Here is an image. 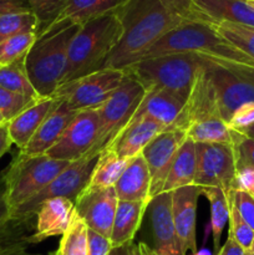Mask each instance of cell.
<instances>
[{"label": "cell", "instance_id": "32", "mask_svg": "<svg viewBox=\"0 0 254 255\" xmlns=\"http://www.w3.org/2000/svg\"><path fill=\"white\" fill-rule=\"evenodd\" d=\"M87 251L89 228L76 213L70 228L61 236L59 248L51 255H87Z\"/></svg>", "mask_w": 254, "mask_h": 255}, {"label": "cell", "instance_id": "40", "mask_svg": "<svg viewBox=\"0 0 254 255\" xmlns=\"http://www.w3.org/2000/svg\"><path fill=\"white\" fill-rule=\"evenodd\" d=\"M229 197L233 201L237 211L239 212L242 218L248 223L254 231V196L248 192L239 191V189H232L228 192Z\"/></svg>", "mask_w": 254, "mask_h": 255}, {"label": "cell", "instance_id": "12", "mask_svg": "<svg viewBox=\"0 0 254 255\" xmlns=\"http://www.w3.org/2000/svg\"><path fill=\"white\" fill-rule=\"evenodd\" d=\"M100 132V117L97 110H82L77 112L59 141L46 152L50 158L72 163L86 156L96 144Z\"/></svg>", "mask_w": 254, "mask_h": 255}, {"label": "cell", "instance_id": "17", "mask_svg": "<svg viewBox=\"0 0 254 255\" xmlns=\"http://www.w3.org/2000/svg\"><path fill=\"white\" fill-rule=\"evenodd\" d=\"M199 196L201 189L194 184L172 191V214L174 228L184 254H187V252L197 253L196 221Z\"/></svg>", "mask_w": 254, "mask_h": 255}, {"label": "cell", "instance_id": "48", "mask_svg": "<svg viewBox=\"0 0 254 255\" xmlns=\"http://www.w3.org/2000/svg\"><path fill=\"white\" fill-rule=\"evenodd\" d=\"M12 141L10 138L9 128H7V122L6 124L0 126V158L11 148Z\"/></svg>", "mask_w": 254, "mask_h": 255}, {"label": "cell", "instance_id": "34", "mask_svg": "<svg viewBox=\"0 0 254 255\" xmlns=\"http://www.w3.org/2000/svg\"><path fill=\"white\" fill-rule=\"evenodd\" d=\"M37 32H24L0 42V66L24 59L36 41Z\"/></svg>", "mask_w": 254, "mask_h": 255}, {"label": "cell", "instance_id": "6", "mask_svg": "<svg viewBox=\"0 0 254 255\" xmlns=\"http://www.w3.org/2000/svg\"><path fill=\"white\" fill-rule=\"evenodd\" d=\"M203 64L204 60L192 54H171L139 60L122 70L146 91L164 90L188 99L197 72Z\"/></svg>", "mask_w": 254, "mask_h": 255}, {"label": "cell", "instance_id": "24", "mask_svg": "<svg viewBox=\"0 0 254 255\" xmlns=\"http://www.w3.org/2000/svg\"><path fill=\"white\" fill-rule=\"evenodd\" d=\"M119 201L151 202V176L142 153L131 158L115 184Z\"/></svg>", "mask_w": 254, "mask_h": 255}, {"label": "cell", "instance_id": "49", "mask_svg": "<svg viewBox=\"0 0 254 255\" xmlns=\"http://www.w3.org/2000/svg\"><path fill=\"white\" fill-rule=\"evenodd\" d=\"M110 255H138L137 254V244L132 242V243L125 244V246L112 248Z\"/></svg>", "mask_w": 254, "mask_h": 255}, {"label": "cell", "instance_id": "30", "mask_svg": "<svg viewBox=\"0 0 254 255\" xmlns=\"http://www.w3.org/2000/svg\"><path fill=\"white\" fill-rule=\"evenodd\" d=\"M0 86L15 94L24 95L31 99H39L35 91L26 69H25V57L12 64L0 66Z\"/></svg>", "mask_w": 254, "mask_h": 255}, {"label": "cell", "instance_id": "42", "mask_svg": "<svg viewBox=\"0 0 254 255\" xmlns=\"http://www.w3.org/2000/svg\"><path fill=\"white\" fill-rule=\"evenodd\" d=\"M111 239L89 229V251L87 255H110L112 251Z\"/></svg>", "mask_w": 254, "mask_h": 255}, {"label": "cell", "instance_id": "1", "mask_svg": "<svg viewBox=\"0 0 254 255\" xmlns=\"http://www.w3.org/2000/svg\"><path fill=\"white\" fill-rule=\"evenodd\" d=\"M116 14L122 35L105 69L122 70L133 64L167 32L191 21L169 10L161 0H126Z\"/></svg>", "mask_w": 254, "mask_h": 255}, {"label": "cell", "instance_id": "16", "mask_svg": "<svg viewBox=\"0 0 254 255\" xmlns=\"http://www.w3.org/2000/svg\"><path fill=\"white\" fill-rule=\"evenodd\" d=\"M34 232L26 237L27 244H37L52 237L62 236L76 217L75 203L67 198L44 202L36 213Z\"/></svg>", "mask_w": 254, "mask_h": 255}, {"label": "cell", "instance_id": "21", "mask_svg": "<svg viewBox=\"0 0 254 255\" xmlns=\"http://www.w3.org/2000/svg\"><path fill=\"white\" fill-rule=\"evenodd\" d=\"M187 99L173 92L148 90L129 122L139 119H148L163 126L166 129L171 128L183 111Z\"/></svg>", "mask_w": 254, "mask_h": 255}, {"label": "cell", "instance_id": "52", "mask_svg": "<svg viewBox=\"0 0 254 255\" xmlns=\"http://www.w3.org/2000/svg\"><path fill=\"white\" fill-rule=\"evenodd\" d=\"M248 255H254V239H253V243H252L251 249L248 251Z\"/></svg>", "mask_w": 254, "mask_h": 255}, {"label": "cell", "instance_id": "8", "mask_svg": "<svg viewBox=\"0 0 254 255\" xmlns=\"http://www.w3.org/2000/svg\"><path fill=\"white\" fill-rule=\"evenodd\" d=\"M125 72V71H124ZM146 90L133 77L125 74L119 89L97 107L100 117L99 138L94 148L85 157H97L110 142L126 127L143 100Z\"/></svg>", "mask_w": 254, "mask_h": 255}, {"label": "cell", "instance_id": "41", "mask_svg": "<svg viewBox=\"0 0 254 255\" xmlns=\"http://www.w3.org/2000/svg\"><path fill=\"white\" fill-rule=\"evenodd\" d=\"M169 10H172L173 12H176L179 16L184 17L187 20H191V21H202V17L199 16L196 12V10L193 9L192 4L189 2V0H161Z\"/></svg>", "mask_w": 254, "mask_h": 255}, {"label": "cell", "instance_id": "44", "mask_svg": "<svg viewBox=\"0 0 254 255\" xmlns=\"http://www.w3.org/2000/svg\"><path fill=\"white\" fill-rule=\"evenodd\" d=\"M234 189L248 192L254 196V169L253 168H241L237 169L236 186Z\"/></svg>", "mask_w": 254, "mask_h": 255}, {"label": "cell", "instance_id": "10", "mask_svg": "<svg viewBox=\"0 0 254 255\" xmlns=\"http://www.w3.org/2000/svg\"><path fill=\"white\" fill-rule=\"evenodd\" d=\"M124 79V70L101 69L61 85L52 96L67 102L76 111L94 110L101 106L119 89Z\"/></svg>", "mask_w": 254, "mask_h": 255}, {"label": "cell", "instance_id": "46", "mask_svg": "<svg viewBox=\"0 0 254 255\" xmlns=\"http://www.w3.org/2000/svg\"><path fill=\"white\" fill-rule=\"evenodd\" d=\"M216 255H248V253L234 241L233 237L228 234L226 243H224L222 248H219Z\"/></svg>", "mask_w": 254, "mask_h": 255}, {"label": "cell", "instance_id": "33", "mask_svg": "<svg viewBox=\"0 0 254 255\" xmlns=\"http://www.w3.org/2000/svg\"><path fill=\"white\" fill-rule=\"evenodd\" d=\"M212 26L223 39L254 60V27L232 22H217Z\"/></svg>", "mask_w": 254, "mask_h": 255}, {"label": "cell", "instance_id": "47", "mask_svg": "<svg viewBox=\"0 0 254 255\" xmlns=\"http://www.w3.org/2000/svg\"><path fill=\"white\" fill-rule=\"evenodd\" d=\"M21 10H30L26 0H0V15Z\"/></svg>", "mask_w": 254, "mask_h": 255}, {"label": "cell", "instance_id": "56", "mask_svg": "<svg viewBox=\"0 0 254 255\" xmlns=\"http://www.w3.org/2000/svg\"><path fill=\"white\" fill-rule=\"evenodd\" d=\"M253 2H254V0H253Z\"/></svg>", "mask_w": 254, "mask_h": 255}, {"label": "cell", "instance_id": "28", "mask_svg": "<svg viewBox=\"0 0 254 255\" xmlns=\"http://www.w3.org/2000/svg\"><path fill=\"white\" fill-rule=\"evenodd\" d=\"M126 0H67L64 10L55 21L69 20L75 24L85 22L116 11Z\"/></svg>", "mask_w": 254, "mask_h": 255}, {"label": "cell", "instance_id": "14", "mask_svg": "<svg viewBox=\"0 0 254 255\" xmlns=\"http://www.w3.org/2000/svg\"><path fill=\"white\" fill-rule=\"evenodd\" d=\"M186 139L183 129L167 128L157 134L142 151L151 176V199L162 193L174 157Z\"/></svg>", "mask_w": 254, "mask_h": 255}, {"label": "cell", "instance_id": "4", "mask_svg": "<svg viewBox=\"0 0 254 255\" xmlns=\"http://www.w3.org/2000/svg\"><path fill=\"white\" fill-rule=\"evenodd\" d=\"M171 128L183 129L194 143L232 144V129L222 120L208 62L197 72L184 109Z\"/></svg>", "mask_w": 254, "mask_h": 255}, {"label": "cell", "instance_id": "2", "mask_svg": "<svg viewBox=\"0 0 254 255\" xmlns=\"http://www.w3.org/2000/svg\"><path fill=\"white\" fill-rule=\"evenodd\" d=\"M171 54H192L216 66L254 75V60L223 39L207 22L186 21L174 27L137 61Z\"/></svg>", "mask_w": 254, "mask_h": 255}, {"label": "cell", "instance_id": "26", "mask_svg": "<svg viewBox=\"0 0 254 255\" xmlns=\"http://www.w3.org/2000/svg\"><path fill=\"white\" fill-rule=\"evenodd\" d=\"M197 168L196 143L187 138L173 159L162 192H172L182 187L193 186Z\"/></svg>", "mask_w": 254, "mask_h": 255}, {"label": "cell", "instance_id": "45", "mask_svg": "<svg viewBox=\"0 0 254 255\" xmlns=\"http://www.w3.org/2000/svg\"><path fill=\"white\" fill-rule=\"evenodd\" d=\"M27 247H29V244H27L26 238H25L22 241L15 242V243H11L0 249V255H41L30 253Z\"/></svg>", "mask_w": 254, "mask_h": 255}, {"label": "cell", "instance_id": "19", "mask_svg": "<svg viewBox=\"0 0 254 255\" xmlns=\"http://www.w3.org/2000/svg\"><path fill=\"white\" fill-rule=\"evenodd\" d=\"M76 110L71 109L67 102L59 100L49 116L44 120L29 143L19 151L24 156H42L60 139L70 122L77 115Z\"/></svg>", "mask_w": 254, "mask_h": 255}, {"label": "cell", "instance_id": "27", "mask_svg": "<svg viewBox=\"0 0 254 255\" xmlns=\"http://www.w3.org/2000/svg\"><path fill=\"white\" fill-rule=\"evenodd\" d=\"M128 161L120 158L115 151L104 148L97 156L96 164L89 179V183L82 192L99 191V189L115 187Z\"/></svg>", "mask_w": 254, "mask_h": 255}, {"label": "cell", "instance_id": "29", "mask_svg": "<svg viewBox=\"0 0 254 255\" xmlns=\"http://www.w3.org/2000/svg\"><path fill=\"white\" fill-rule=\"evenodd\" d=\"M201 196H204L211 206V229L213 234L214 249L219 251L223 229L229 221L228 193L216 187H199Z\"/></svg>", "mask_w": 254, "mask_h": 255}, {"label": "cell", "instance_id": "25", "mask_svg": "<svg viewBox=\"0 0 254 255\" xmlns=\"http://www.w3.org/2000/svg\"><path fill=\"white\" fill-rule=\"evenodd\" d=\"M149 206L148 201L125 202L119 201L114 226L111 232V243L114 248L132 243L141 227L142 219Z\"/></svg>", "mask_w": 254, "mask_h": 255}, {"label": "cell", "instance_id": "39", "mask_svg": "<svg viewBox=\"0 0 254 255\" xmlns=\"http://www.w3.org/2000/svg\"><path fill=\"white\" fill-rule=\"evenodd\" d=\"M232 138H233L232 146L236 156L237 169H254V139L244 137L234 129H232Z\"/></svg>", "mask_w": 254, "mask_h": 255}, {"label": "cell", "instance_id": "55", "mask_svg": "<svg viewBox=\"0 0 254 255\" xmlns=\"http://www.w3.org/2000/svg\"><path fill=\"white\" fill-rule=\"evenodd\" d=\"M21 241H22V239H21ZM17 242H19V241H17ZM7 246H9V244H7ZM4 247H6V246H2V247H0V249H1V248H4Z\"/></svg>", "mask_w": 254, "mask_h": 255}, {"label": "cell", "instance_id": "43", "mask_svg": "<svg viewBox=\"0 0 254 255\" xmlns=\"http://www.w3.org/2000/svg\"><path fill=\"white\" fill-rule=\"evenodd\" d=\"M254 122V104H248L237 110L228 122L229 128L241 129Z\"/></svg>", "mask_w": 254, "mask_h": 255}, {"label": "cell", "instance_id": "5", "mask_svg": "<svg viewBox=\"0 0 254 255\" xmlns=\"http://www.w3.org/2000/svg\"><path fill=\"white\" fill-rule=\"evenodd\" d=\"M121 35L122 26L116 11L81 25L70 44L66 74L61 85L105 69Z\"/></svg>", "mask_w": 254, "mask_h": 255}, {"label": "cell", "instance_id": "18", "mask_svg": "<svg viewBox=\"0 0 254 255\" xmlns=\"http://www.w3.org/2000/svg\"><path fill=\"white\" fill-rule=\"evenodd\" d=\"M151 223L154 251L161 255H186L174 228L172 214V192H162L151 199Z\"/></svg>", "mask_w": 254, "mask_h": 255}, {"label": "cell", "instance_id": "38", "mask_svg": "<svg viewBox=\"0 0 254 255\" xmlns=\"http://www.w3.org/2000/svg\"><path fill=\"white\" fill-rule=\"evenodd\" d=\"M22 226H24V223H19V222L9 219L1 191L0 192V247L7 246V244L15 243V242L26 238L27 236H25L21 229Z\"/></svg>", "mask_w": 254, "mask_h": 255}, {"label": "cell", "instance_id": "35", "mask_svg": "<svg viewBox=\"0 0 254 255\" xmlns=\"http://www.w3.org/2000/svg\"><path fill=\"white\" fill-rule=\"evenodd\" d=\"M229 231L228 234L234 238V241L248 253L251 249L252 243L254 239V231L248 226L246 221L241 217L239 212L237 211L233 201L229 197Z\"/></svg>", "mask_w": 254, "mask_h": 255}, {"label": "cell", "instance_id": "13", "mask_svg": "<svg viewBox=\"0 0 254 255\" xmlns=\"http://www.w3.org/2000/svg\"><path fill=\"white\" fill-rule=\"evenodd\" d=\"M208 62V61H207ZM222 120L228 125L234 112L254 104V75L234 72L208 62Z\"/></svg>", "mask_w": 254, "mask_h": 255}, {"label": "cell", "instance_id": "23", "mask_svg": "<svg viewBox=\"0 0 254 255\" xmlns=\"http://www.w3.org/2000/svg\"><path fill=\"white\" fill-rule=\"evenodd\" d=\"M57 102L59 100L54 96L39 97L27 109L20 112L11 121L7 122L10 138H11L12 144L17 146L19 151H21L29 143L40 125L49 116Z\"/></svg>", "mask_w": 254, "mask_h": 255}, {"label": "cell", "instance_id": "36", "mask_svg": "<svg viewBox=\"0 0 254 255\" xmlns=\"http://www.w3.org/2000/svg\"><path fill=\"white\" fill-rule=\"evenodd\" d=\"M66 1L67 0H26L30 10L39 20L40 31L51 25L59 17Z\"/></svg>", "mask_w": 254, "mask_h": 255}, {"label": "cell", "instance_id": "37", "mask_svg": "<svg viewBox=\"0 0 254 255\" xmlns=\"http://www.w3.org/2000/svg\"><path fill=\"white\" fill-rule=\"evenodd\" d=\"M35 100L37 99L15 94V92L0 86V114L4 117L5 121L9 122L14 117H16L20 112L27 109Z\"/></svg>", "mask_w": 254, "mask_h": 255}, {"label": "cell", "instance_id": "31", "mask_svg": "<svg viewBox=\"0 0 254 255\" xmlns=\"http://www.w3.org/2000/svg\"><path fill=\"white\" fill-rule=\"evenodd\" d=\"M39 20L31 10L11 11L0 15V42L15 35L24 32L39 34Z\"/></svg>", "mask_w": 254, "mask_h": 255}, {"label": "cell", "instance_id": "50", "mask_svg": "<svg viewBox=\"0 0 254 255\" xmlns=\"http://www.w3.org/2000/svg\"><path fill=\"white\" fill-rule=\"evenodd\" d=\"M137 254L138 255H161L157 253L153 248L148 247L144 243H138L137 244Z\"/></svg>", "mask_w": 254, "mask_h": 255}, {"label": "cell", "instance_id": "54", "mask_svg": "<svg viewBox=\"0 0 254 255\" xmlns=\"http://www.w3.org/2000/svg\"><path fill=\"white\" fill-rule=\"evenodd\" d=\"M194 255H208V252H207V254L206 252H202V253H196Z\"/></svg>", "mask_w": 254, "mask_h": 255}, {"label": "cell", "instance_id": "15", "mask_svg": "<svg viewBox=\"0 0 254 255\" xmlns=\"http://www.w3.org/2000/svg\"><path fill=\"white\" fill-rule=\"evenodd\" d=\"M119 198L115 187L99 191L82 192L75 201L76 213L87 228L110 238Z\"/></svg>", "mask_w": 254, "mask_h": 255}, {"label": "cell", "instance_id": "53", "mask_svg": "<svg viewBox=\"0 0 254 255\" xmlns=\"http://www.w3.org/2000/svg\"><path fill=\"white\" fill-rule=\"evenodd\" d=\"M4 124H6V121H5L4 117H2L1 114H0V126H1V125H4Z\"/></svg>", "mask_w": 254, "mask_h": 255}, {"label": "cell", "instance_id": "9", "mask_svg": "<svg viewBox=\"0 0 254 255\" xmlns=\"http://www.w3.org/2000/svg\"><path fill=\"white\" fill-rule=\"evenodd\" d=\"M97 157H82L70 163L56 178L52 179L40 193L20 207L10 216V221L26 223L36 216L40 206L52 198H67L75 203L77 197L86 188Z\"/></svg>", "mask_w": 254, "mask_h": 255}, {"label": "cell", "instance_id": "51", "mask_svg": "<svg viewBox=\"0 0 254 255\" xmlns=\"http://www.w3.org/2000/svg\"><path fill=\"white\" fill-rule=\"evenodd\" d=\"M234 131L239 132V133L243 134L244 137H248V138L254 139V122L252 125H249V126L243 127V128H241V129H234Z\"/></svg>", "mask_w": 254, "mask_h": 255}, {"label": "cell", "instance_id": "7", "mask_svg": "<svg viewBox=\"0 0 254 255\" xmlns=\"http://www.w3.org/2000/svg\"><path fill=\"white\" fill-rule=\"evenodd\" d=\"M70 162L42 156H24L17 153L4 174L2 199L7 217L34 198L50 182L56 178Z\"/></svg>", "mask_w": 254, "mask_h": 255}, {"label": "cell", "instance_id": "22", "mask_svg": "<svg viewBox=\"0 0 254 255\" xmlns=\"http://www.w3.org/2000/svg\"><path fill=\"white\" fill-rule=\"evenodd\" d=\"M164 127L148 119H139L127 124V126L112 139L109 146L122 159L129 161L142 153L144 147L157 136L164 131Z\"/></svg>", "mask_w": 254, "mask_h": 255}, {"label": "cell", "instance_id": "20", "mask_svg": "<svg viewBox=\"0 0 254 255\" xmlns=\"http://www.w3.org/2000/svg\"><path fill=\"white\" fill-rule=\"evenodd\" d=\"M207 24L232 22L254 27L253 0H189Z\"/></svg>", "mask_w": 254, "mask_h": 255}, {"label": "cell", "instance_id": "11", "mask_svg": "<svg viewBox=\"0 0 254 255\" xmlns=\"http://www.w3.org/2000/svg\"><path fill=\"white\" fill-rule=\"evenodd\" d=\"M197 168L194 186L216 187L228 193L234 189L236 156L229 143H196Z\"/></svg>", "mask_w": 254, "mask_h": 255}, {"label": "cell", "instance_id": "3", "mask_svg": "<svg viewBox=\"0 0 254 255\" xmlns=\"http://www.w3.org/2000/svg\"><path fill=\"white\" fill-rule=\"evenodd\" d=\"M81 25L69 20L54 21L37 34L25 56L27 76L39 97H51L62 84L72 39Z\"/></svg>", "mask_w": 254, "mask_h": 255}]
</instances>
